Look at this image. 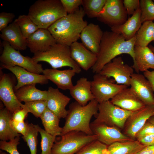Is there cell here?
Here are the masks:
<instances>
[{
  "label": "cell",
  "mask_w": 154,
  "mask_h": 154,
  "mask_svg": "<svg viewBox=\"0 0 154 154\" xmlns=\"http://www.w3.org/2000/svg\"><path fill=\"white\" fill-rule=\"evenodd\" d=\"M13 13L2 12L0 13V31L7 27L15 17Z\"/></svg>",
  "instance_id": "b9f144b4"
},
{
  "label": "cell",
  "mask_w": 154,
  "mask_h": 154,
  "mask_svg": "<svg viewBox=\"0 0 154 154\" xmlns=\"http://www.w3.org/2000/svg\"><path fill=\"white\" fill-rule=\"evenodd\" d=\"M70 47L72 58L81 68L87 71L95 65L97 55L87 49L82 43L76 42Z\"/></svg>",
  "instance_id": "ffe728a7"
},
{
  "label": "cell",
  "mask_w": 154,
  "mask_h": 154,
  "mask_svg": "<svg viewBox=\"0 0 154 154\" xmlns=\"http://www.w3.org/2000/svg\"><path fill=\"white\" fill-rule=\"evenodd\" d=\"M141 15L140 7L124 24L111 28V31L122 35L126 40L131 39L135 36L142 25Z\"/></svg>",
  "instance_id": "d4e9b609"
},
{
  "label": "cell",
  "mask_w": 154,
  "mask_h": 154,
  "mask_svg": "<svg viewBox=\"0 0 154 154\" xmlns=\"http://www.w3.org/2000/svg\"><path fill=\"white\" fill-rule=\"evenodd\" d=\"M67 14L73 13L82 5V0H60Z\"/></svg>",
  "instance_id": "ab89813d"
},
{
  "label": "cell",
  "mask_w": 154,
  "mask_h": 154,
  "mask_svg": "<svg viewBox=\"0 0 154 154\" xmlns=\"http://www.w3.org/2000/svg\"><path fill=\"white\" fill-rule=\"evenodd\" d=\"M132 112L118 107L110 100L104 102L99 103L98 113L96 116V119L92 122L123 129Z\"/></svg>",
  "instance_id": "52a82bcc"
},
{
  "label": "cell",
  "mask_w": 154,
  "mask_h": 154,
  "mask_svg": "<svg viewBox=\"0 0 154 154\" xmlns=\"http://www.w3.org/2000/svg\"><path fill=\"white\" fill-rule=\"evenodd\" d=\"M11 125L14 129L18 133L24 136L26 133L27 129V123L24 121L17 122L12 119Z\"/></svg>",
  "instance_id": "ee69618b"
},
{
  "label": "cell",
  "mask_w": 154,
  "mask_h": 154,
  "mask_svg": "<svg viewBox=\"0 0 154 154\" xmlns=\"http://www.w3.org/2000/svg\"><path fill=\"white\" fill-rule=\"evenodd\" d=\"M67 15L60 0H38L30 6L28 15L39 28L48 29Z\"/></svg>",
  "instance_id": "277c9868"
},
{
  "label": "cell",
  "mask_w": 154,
  "mask_h": 154,
  "mask_svg": "<svg viewBox=\"0 0 154 154\" xmlns=\"http://www.w3.org/2000/svg\"><path fill=\"white\" fill-rule=\"evenodd\" d=\"M134 52L135 61L134 69L136 72H144L149 68L154 70V54L148 46H135Z\"/></svg>",
  "instance_id": "484cf974"
},
{
  "label": "cell",
  "mask_w": 154,
  "mask_h": 154,
  "mask_svg": "<svg viewBox=\"0 0 154 154\" xmlns=\"http://www.w3.org/2000/svg\"><path fill=\"white\" fill-rule=\"evenodd\" d=\"M153 41L154 42V27L153 33Z\"/></svg>",
  "instance_id": "f5cc1de1"
},
{
  "label": "cell",
  "mask_w": 154,
  "mask_h": 154,
  "mask_svg": "<svg viewBox=\"0 0 154 154\" xmlns=\"http://www.w3.org/2000/svg\"><path fill=\"white\" fill-rule=\"evenodd\" d=\"M2 68L10 70L15 76L17 83L14 87L15 91L26 85L44 84L48 83V80L44 74L33 73L18 66H10L2 64Z\"/></svg>",
  "instance_id": "2e32d148"
},
{
  "label": "cell",
  "mask_w": 154,
  "mask_h": 154,
  "mask_svg": "<svg viewBox=\"0 0 154 154\" xmlns=\"http://www.w3.org/2000/svg\"><path fill=\"white\" fill-rule=\"evenodd\" d=\"M106 0H82V6L88 18H97L105 5Z\"/></svg>",
  "instance_id": "1f68e13d"
},
{
  "label": "cell",
  "mask_w": 154,
  "mask_h": 154,
  "mask_svg": "<svg viewBox=\"0 0 154 154\" xmlns=\"http://www.w3.org/2000/svg\"><path fill=\"white\" fill-rule=\"evenodd\" d=\"M153 134H154V125L147 121L137 133L135 139Z\"/></svg>",
  "instance_id": "7bdbcfd3"
},
{
  "label": "cell",
  "mask_w": 154,
  "mask_h": 154,
  "mask_svg": "<svg viewBox=\"0 0 154 154\" xmlns=\"http://www.w3.org/2000/svg\"><path fill=\"white\" fill-rule=\"evenodd\" d=\"M146 146L137 140L116 142L108 146L109 154H135Z\"/></svg>",
  "instance_id": "f1b7e54d"
},
{
  "label": "cell",
  "mask_w": 154,
  "mask_h": 154,
  "mask_svg": "<svg viewBox=\"0 0 154 154\" xmlns=\"http://www.w3.org/2000/svg\"><path fill=\"white\" fill-rule=\"evenodd\" d=\"M147 121L154 125V115L151 117Z\"/></svg>",
  "instance_id": "681fc988"
},
{
  "label": "cell",
  "mask_w": 154,
  "mask_h": 154,
  "mask_svg": "<svg viewBox=\"0 0 154 154\" xmlns=\"http://www.w3.org/2000/svg\"><path fill=\"white\" fill-rule=\"evenodd\" d=\"M0 38L8 42L15 49L23 50L27 47L26 40L18 25L14 21L1 31Z\"/></svg>",
  "instance_id": "603a6c76"
},
{
  "label": "cell",
  "mask_w": 154,
  "mask_h": 154,
  "mask_svg": "<svg viewBox=\"0 0 154 154\" xmlns=\"http://www.w3.org/2000/svg\"><path fill=\"white\" fill-rule=\"evenodd\" d=\"M23 108L37 118L40 117L47 108L46 102L45 100H37L25 103Z\"/></svg>",
  "instance_id": "74e56055"
},
{
  "label": "cell",
  "mask_w": 154,
  "mask_h": 154,
  "mask_svg": "<svg viewBox=\"0 0 154 154\" xmlns=\"http://www.w3.org/2000/svg\"><path fill=\"white\" fill-rule=\"evenodd\" d=\"M110 101L114 104L123 110L132 112L145 106L130 88L127 87L123 89Z\"/></svg>",
  "instance_id": "44dd1931"
},
{
  "label": "cell",
  "mask_w": 154,
  "mask_h": 154,
  "mask_svg": "<svg viewBox=\"0 0 154 154\" xmlns=\"http://www.w3.org/2000/svg\"><path fill=\"white\" fill-rule=\"evenodd\" d=\"M47 91V108L60 119L66 118L68 114L66 107L70 98L60 92L58 88L49 87Z\"/></svg>",
  "instance_id": "ac0fdd59"
},
{
  "label": "cell",
  "mask_w": 154,
  "mask_h": 154,
  "mask_svg": "<svg viewBox=\"0 0 154 154\" xmlns=\"http://www.w3.org/2000/svg\"><path fill=\"white\" fill-rule=\"evenodd\" d=\"M14 22L18 25L26 39L39 29L28 15H20Z\"/></svg>",
  "instance_id": "d6a6232c"
},
{
  "label": "cell",
  "mask_w": 154,
  "mask_h": 154,
  "mask_svg": "<svg viewBox=\"0 0 154 154\" xmlns=\"http://www.w3.org/2000/svg\"><path fill=\"white\" fill-rule=\"evenodd\" d=\"M130 88L145 106H154V94L149 81L143 74L133 73L130 80Z\"/></svg>",
  "instance_id": "9a60e30c"
},
{
  "label": "cell",
  "mask_w": 154,
  "mask_h": 154,
  "mask_svg": "<svg viewBox=\"0 0 154 154\" xmlns=\"http://www.w3.org/2000/svg\"><path fill=\"white\" fill-rule=\"evenodd\" d=\"M38 133L37 125L28 123L26 133L22 137L24 140L27 143L31 154H37Z\"/></svg>",
  "instance_id": "836d02e7"
},
{
  "label": "cell",
  "mask_w": 154,
  "mask_h": 154,
  "mask_svg": "<svg viewBox=\"0 0 154 154\" xmlns=\"http://www.w3.org/2000/svg\"><path fill=\"white\" fill-rule=\"evenodd\" d=\"M20 136H19L8 141H1L0 149L10 154H20L17 148V145L20 143Z\"/></svg>",
  "instance_id": "f35d334b"
},
{
  "label": "cell",
  "mask_w": 154,
  "mask_h": 154,
  "mask_svg": "<svg viewBox=\"0 0 154 154\" xmlns=\"http://www.w3.org/2000/svg\"><path fill=\"white\" fill-rule=\"evenodd\" d=\"M85 15L82 7L74 13L60 18L48 30L56 43L70 46L80 38L81 33L88 24L84 19Z\"/></svg>",
  "instance_id": "7a4b0ae2"
},
{
  "label": "cell",
  "mask_w": 154,
  "mask_h": 154,
  "mask_svg": "<svg viewBox=\"0 0 154 154\" xmlns=\"http://www.w3.org/2000/svg\"><path fill=\"white\" fill-rule=\"evenodd\" d=\"M104 32L99 25L88 24L82 31L80 37L82 43L87 49L98 55L100 51Z\"/></svg>",
  "instance_id": "d6986e66"
},
{
  "label": "cell",
  "mask_w": 154,
  "mask_h": 154,
  "mask_svg": "<svg viewBox=\"0 0 154 154\" xmlns=\"http://www.w3.org/2000/svg\"><path fill=\"white\" fill-rule=\"evenodd\" d=\"M55 141L51 154H75L89 143L98 140L95 134L89 135L77 131H69Z\"/></svg>",
  "instance_id": "8992f818"
},
{
  "label": "cell",
  "mask_w": 154,
  "mask_h": 154,
  "mask_svg": "<svg viewBox=\"0 0 154 154\" xmlns=\"http://www.w3.org/2000/svg\"><path fill=\"white\" fill-rule=\"evenodd\" d=\"M35 85H26L15 91L17 97L21 102L46 100L48 91L39 90L36 88Z\"/></svg>",
  "instance_id": "4316f807"
},
{
  "label": "cell",
  "mask_w": 154,
  "mask_h": 154,
  "mask_svg": "<svg viewBox=\"0 0 154 154\" xmlns=\"http://www.w3.org/2000/svg\"><path fill=\"white\" fill-rule=\"evenodd\" d=\"M90 127L98 140L108 146L116 142H123L133 140L122 133L120 129L103 123L92 122Z\"/></svg>",
  "instance_id": "5bb4252c"
},
{
  "label": "cell",
  "mask_w": 154,
  "mask_h": 154,
  "mask_svg": "<svg viewBox=\"0 0 154 154\" xmlns=\"http://www.w3.org/2000/svg\"><path fill=\"white\" fill-rule=\"evenodd\" d=\"M40 118L47 133L56 137L61 135L62 127L59 126L60 119L54 113L47 108Z\"/></svg>",
  "instance_id": "f546056e"
},
{
  "label": "cell",
  "mask_w": 154,
  "mask_h": 154,
  "mask_svg": "<svg viewBox=\"0 0 154 154\" xmlns=\"http://www.w3.org/2000/svg\"><path fill=\"white\" fill-rule=\"evenodd\" d=\"M32 58L37 62H46L53 69L68 66L77 74L81 72V68L71 57L70 47L67 45L56 43L45 51L34 54Z\"/></svg>",
  "instance_id": "5b68a950"
},
{
  "label": "cell",
  "mask_w": 154,
  "mask_h": 154,
  "mask_svg": "<svg viewBox=\"0 0 154 154\" xmlns=\"http://www.w3.org/2000/svg\"><path fill=\"white\" fill-rule=\"evenodd\" d=\"M123 3L128 15H132L140 7V1L139 0H124Z\"/></svg>",
  "instance_id": "60d3db41"
},
{
  "label": "cell",
  "mask_w": 154,
  "mask_h": 154,
  "mask_svg": "<svg viewBox=\"0 0 154 154\" xmlns=\"http://www.w3.org/2000/svg\"><path fill=\"white\" fill-rule=\"evenodd\" d=\"M136 36L126 40L121 35L112 31L104 32L101 40L100 51L97 55V59L91 68L92 72L99 73L103 66L119 55L129 54L133 60L132 67L135 66L134 47Z\"/></svg>",
  "instance_id": "6da1fadb"
},
{
  "label": "cell",
  "mask_w": 154,
  "mask_h": 154,
  "mask_svg": "<svg viewBox=\"0 0 154 154\" xmlns=\"http://www.w3.org/2000/svg\"><path fill=\"white\" fill-rule=\"evenodd\" d=\"M69 90L72 98L82 106L86 105L88 102L95 99L91 90V81L86 78H80Z\"/></svg>",
  "instance_id": "cb8c5ba5"
},
{
  "label": "cell",
  "mask_w": 154,
  "mask_h": 154,
  "mask_svg": "<svg viewBox=\"0 0 154 154\" xmlns=\"http://www.w3.org/2000/svg\"><path fill=\"white\" fill-rule=\"evenodd\" d=\"M1 75L0 99L5 107L13 114L22 109L23 104L18 99L15 93L14 83L6 74Z\"/></svg>",
  "instance_id": "4fadbf2b"
},
{
  "label": "cell",
  "mask_w": 154,
  "mask_h": 154,
  "mask_svg": "<svg viewBox=\"0 0 154 154\" xmlns=\"http://www.w3.org/2000/svg\"><path fill=\"white\" fill-rule=\"evenodd\" d=\"M135 154H154V144L146 146Z\"/></svg>",
  "instance_id": "c3c4849f"
},
{
  "label": "cell",
  "mask_w": 154,
  "mask_h": 154,
  "mask_svg": "<svg viewBox=\"0 0 154 154\" xmlns=\"http://www.w3.org/2000/svg\"><path fill=\"white\" fill-rule=\"evenodd\" d=\"M108 146L97 140L86 145L75 154H109Z\"/></svg>",
  "instance_id": "e575fe53"
},
{
  "label": "cell",
  "mask_w": 154,
  "mask_h": 154,
  "mask_svg": "<svg viewBox=\"0 0 154 154\" xmlns=\"http://www.w3.org/2000/svg\"><path fill=\"white\" fill-rule=\"evenodd\" d=\"M141 143L147 146L154 144V134L144 136L136 139Z\"/></svg>",
  "instance_id": "bcb514c9"
},
{
  "label": "cell",
  "mask_w": 154,
  "mask_h": 154,
  "mask_svg": "<svg viewBox=\"0 0 154 154\" xmlns=\"http://www.w3.org/2000/svg\"><path fill=\"white\" fill-rule=\"evenodd\" d=\"M113 78L96 73L91 81V90L99 103L109 101L119 92L128 87L116 83Z\"/></svg>",
  "instance_id": "9c48e42d"
},
{
  "label": "cell",
  "mask_w": 154,
  "mask_h": 154,
  "mask_svg": "<svg viewBox=\"0 0 154 154\" xmlns=\"http://www.w3.org/2000/svg\"><path fill=\"white\" fill-rule=\"evenodd\" d=\"M1 107L0 110V140L7 141L20 136L21 135L17 133L11 125L12 114L5 107Z\"/></svg>",
  "instance_id": "83f0119b"
},
{
  "label": "cell",
  "mask_w": 154,
  "mask_h": 154,
  "mask_svg": "<svg viewBox=\"0 0 154 154\" xmlns=\"http://www.w3.org/2000/svg\"><path fill=\"white\" fill-rule=\"evenodd\" d=\"M46 78L56 84L58 88L69 90L73 86L72 79L76 73L74 69L70 68L63 70L55 69H44L42 72Z\"/></svg>",
  "instance_id": "7402d4cb"
},
{
  "label": "cell",
  "mask_w": 154,
  "mask_h": 154,
  "mask_svg": "<svg viewBox=\"0 0 154 154\" xmlns=\"http://www.w3.org/2000/svg\"><path fill=\"white\" fill-rule=\"evenodd\" d=\"M154 27L153 21H145L142 23L135 35V46H147L153 41Z\"/></svg>",
  "instance_id": "4dcf8cb0"
},
{
  "label": "cell",
  "mask_w": 154,
  "mask_h": 154,
  "mask_svg": "<svg viewBox=\"0 0 154 154\" xmlns=\"http://www.w3.org/2000/svg\"><path fill=\"white\" fill-rule=\"evenodd\" d=\"M133 69L127 64H125L121 56L116 57L105 65L99 73L108 78H112L118 84L127 87L130 85Z\"/></svg>",
  "instance_id": "8fae6325"
},
{
  "label": "cell",
  "mask_w": 154,
  "mask_h": 154,
  "mask_svg": "<svg viewBox=\"0 0 154 154\" xmlns=\"http://www.w3.org/2000/svg\"><path fill=\"white\" fill-rule=\"evenodd\" d=\"M143 75L150 82L154 94V70L150 71L148 70L143 72Z\"/></svg>",
  "instance_id": "7dc6e473"
},
{
  "label": "cell",
  "mask_w": 154,
  "mask_h": 154,
  "mask_svg": "<svg viewBox=\"0 0 154 154\" xmlns=\"http://www.w3.org/2000/svg\"><path fill=\"white\" fill-rule=\"evenodd\" d=\"M141 20L142 23L154 20V2L151 0H141Z\"/></svg>",
  "instance_id": "8d00e7d4"
},
{
  "label": "cell",
  "mask_w": 154,
  "mask_h": 154,
  "mask_svg": "<svg viewBox=\"0 0 154 154\" xmlns=\"http://www.w3.org/2000/svg\"><path fill=\"white\" fill-rule=\"evenodd\" d=\"M148 47L154 54V46L151 45H149L148 46Z\"/></svg>",
  "instance_id": "f907efd6"
},
{
  "label": "cell",
  "mask_w": 154,
  "mask_h": 154,
  "mask_svg": "<svg viewBox=\"0 0 154 154\" xmlns=\"http://www.w3.org/2000/svg\"><path fill=\"white\" fill-rule=\"evenodd\" d=\"M27 47L35 54L45 51L56 42L47 29L39 28L26 39Z\"/></svg>",
  "instance_id": "e0dca14e"
},
{
  "label": "cell",
  "mask_w": 154,
  "mask_h": 154,
  "mask_svg": "<svg viewBox=\"0 0 154 154\" xmlns=\"http://www.w3.org/2000/svg\"><path fill=\"white\" fill-rule=\"evenodd\" d=\"M154 115V106H145L132 112L125 122L124 127L125 135L135 140L138 132L148 119Z\"/></svg>",
  "instance_id": "7c38bea8"
},
{
  "label": "cell",
  "mask_w": 154,
  "mask_h": 154,
  "mask_svg": "<svg viewBox=\"0 0 154 154\" xmlns=\"http://www.w3.org/2000/svg\"><path fill=\"white\" fill-rule=\"evenodd\" d=\"M0 154H10L8 153H7L6 152H3L2 151L0 150Z\"/></svg>",
  "instance_id": "816d5d0a"
},
{
  "label": "cell",
  "mask_w": 154,
  "mask_h": 154,
  "mask_svg": "<svg viewBox=\"0 0 154 154\" xmlns=\"http://www.w3.org/2000/svg\"><path fill=\"white\" fill-rule=\"evenodd\" d=\"M41 136V154H51L52 149L56 141V136L47 133L44 130L37 125Z\"/></svg>",
  "instance_id": "d590c367"
},
{
  "label": "cell",
  "mask_w": 154,
  "mask_h": 154,
  "mask_svg": "<svg viewBox=\"0 0 154 154\" xmlns=\"http://www.w3.org/2000/svg\"><path fill=\"white\" fill-rule=\"evenodd\" d=\"M98 104L95 99L84 106L81 105L76 101L72 103L69 105L60 136L74 131L89 135L94 134L91 128L90 122L92 116H96L98 113Z\"/></svg>",
  "instance_id": "3957f363"
},
{
  "label": "cell",
  "mask_w": 154,
  "mask_h": 154,
  "mask_svg": "<svg viewBox=\"0 0 154 154\" xmlns=\"http://www.w3.org/2000/svg\"><path fill=\"white\" fill-rule=\"evenodd\" d=\"M2 45L3 49L0 60L2 64L19 66L37 74L42 72L44 69L42 65L35 61L32 58L23 55L19 50L15 49L7 41H3Z\"/></svg>",
  "instance_id": "ba28073f"
},
{
  "label": "cell",
  "mask_w": 154,
  "mask_h": 154,
  "mask_svg": "<svg viewBox=\"0 0 154 154\" xmlns=\"http://www.w3.org/2000/svg\"><path fill=\"white\" fill-rule=\"evenodd\" d=\"M128 14L122 0H106L103 9L97 18L100 22L111 28L124 24Z\"/></svg>",
  "instance_id": "30bf717a"
},
{
  "label": "cell",
  "mask_w": 154,
  "mask_h": 154,
  "mask_svg": "<svg viewBox=\"0 0 154 154\" xmlns=\"http://www.w3.org/2000/svg\"><path fill=\"white\" fill-rule=\"evenodd\" d=\"M28 112L25 108L18 110L12 114V119L17 122L24 121Z\"/></svg>",
  "instance_id": "f6af8a7d"
}]
</instances>
